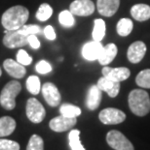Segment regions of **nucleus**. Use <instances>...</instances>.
<instances>
[{"label": "nucleus", "instance_id": "obj_6", "mask_svg": "<svg viewBox=\"0 0 150 150\" xmlns=\"http://www.w3.org/2000/svg\"><path fill=\"white\" fill-rule=\"evenodd\" d=\"M100 122L105 125H114L120 124L125 121L126 114L122 110L114 108H106L103 110L98 114Z\"/></svg>", "mask_w": 150, "mask_h": 150}, {"label": "nucleus", "instance_id": "obj_28", "mask_svg": "<svg viewBox=\"0 0 150 150\" xmlns=\"http://www.w3.org/2000/svg\"><path fill=\"white\" fill-rule=\"evenodd\" d=\"M27 88L29 93L37 95L41 90V82L37 76H30L27 79Z\"/></svg>", "mask_w": 150, "mask_h": 150}, {"label": "nucleus", "instance_id": "obj_14", "mask_svg": "<svg viewBox=\"0 0 150 150\" xmlns=\"http://www.w3.org/2000/svg\"><path fill=\"white\" fill-rule=\"evenodd\" d=\"M120 6V0H98L97 9L104 17H112L116 14Z\"/></svg>", "mask_w": 150, "mask_h": 150}, {"label": "nucleus", "instance_id": "obj_15", "mask_svg": "<svg viewBox=\"0 0 150 150\" xmlns=\"http://www.w3.org/2000/svg\"><path fill=\"white\" fill-rule=\"evenodd\" d=\"M3 68L5 69V71L11 76L16 79L24 78L25 74H27V70H25L24 65H22L18 61L10 58L4 60V62H3Z\"/></svg>", "mask_w": 150, "mask_h": 150}, {"label": "nucleus", "instance_id": "obj_13", "mask_svg": "<svg viewBox=\"0 0 150 150\" xmlns=\"http://www.w3.org/2000/svg\"><path fill=\"white\" fill-rule=\"evenodd\" d=\"M146 53V45L142 41H136L133 43L128 49L127 57L131 63H139L143 59Z\"/></svg>", "mask_w": 150, "mask_h": 150}, {"label": "nucleus", "instance_id": "obj_36", "mask_svg": "<svg viewBox=\"0 0 150 150\" xmlns=\"http://www.w3.org/2000/svg\"><path fill=\"white\" fill-rule=\"evenodd\" d=\"M2 75V71H1V69H0V76Z\"/></svg>", "mask_w": 150, "mask_h": 150}, {"label": "nucleus", "instance_id": "obj_9", "mask_svg": "<svg viewBox=\"0 0 150 150\" xmlns=\"http://www.w3.org/2000/svg\"><path fill=\"white\" fill-rule=\"evenodd\" d=\"M42 90L43 97L47 102V104L51 107H57L59 106L60 101H62V96L59 91L58 87L52 83V82H46L41 87Z\"/></svg>", "mask_w": 150, "mask_h": 150}, {"label": "nucleus", "instance_id": "obj_16", "mask_svg": "<svg viewBox=\"0 0 150 150\" xmlns=\"http://www.w3.org/2000/svg\"><path fill=\"white\" fill-rule=\"evenodd\" d=\"M98 85H92L90 86L87 94V100H86V106L90 110H95L100 107V104L103 98V94Z\"/></svg>", "mask_w": 150, "mask_h": 150}, {"label": "nucleus", "instance_id": "obj_25", "mask_svg": "<svg viewBox=\"0 0 150 150\" xmlns=\"http://www.w3.org/2000/svg\"><path fill=\"white\" fill-rule=\"evenodd\" d=\"M53 8L47 3H43L39 6L36 12V18L40 21H46L52 17Z\"/></svg>", "mask_w": 150, "mask_h": 150}, {"label": "nucleus", "instance_id": "obj_17", "mask_svg": "<svg viewBox=\"0 0 150 150\" xmlns=\"http://www.w3.org/2000/svg\"><path fill=\"white\" fill-rule=\"evenodd\" d=\"M97 85L101 91L106 92L108 96L111 98H115L120 91V82L110 81L105 76H101L98 79Z\"/></svg>", "mask_w": 150, "mask_h": 150}, {"label": "nucleus", "instance_id": "obj_32", "mask_svg": "<svg viewBox=\"0 0 150 150\" xmlns=\"http://www.w3.org/2000/svg\"><path fill=\"white\" fill-rule=\"evenodd\" d=\"M17 61L24 66H28L32 62V57L25 52L24 50H20L17 53Z\"/></svg>", "mask_w": 150, "mask_h": 150}, {"label": "nucleus", "instance_id": "obj_26", "mask_svg": "<svg viewBox=\"0 0 150 150\" xmlns=\"http://www.w3.org/2000/svg\"><path fill=\"white\" fill-rule=\"evenodd\" d=\"M71 12L69 10H65L62 12L60 13L59 15V21L60 23L62 25L63 27H66V28H70L72 27L73 25L75 24V20H74V17Z\"/></svg>", "mask_w": 150, "mask_h": 150}, {"label": "nucleus", "instance_id": "obj_2", "mask_svg": "<svg viewBox=\"0 0 150 150\" xmlns=\"http://www.w3.org/2000/svg\"><path fill=\"white\" fill-rule=\"evenodd\" d=\"M128 103L131 111L136 116H145L150 111V97L142 89H133L130 92Z\"/></svg>", "mask_w": 150, "mask_h": 150}, {"label": "nucleus", "instance_id": "obj_33", "mask_svg": "<svg viewBox=\"0 0 150 150\" xmlns=\"http://www.w3.org/2000/svg\"><path fill=\"white\" fill-rule=\"evenodd\" d=\"M52 65L50 64L49 62L46 61V60H41L36 64L35 66V70H36L37 73H39L41 75H46L48 73H50L52 71Z\"/></svg>", "mask_w": 150, "mask_h": 150}, {"label": "nucleus", "instance_id": "obj_30", "mask_svg": "<svg viewBox=\"0 0 150 150\" xmlns=\"http://www.w3.org/2000/svg\"><path fill=\"white\" fill-rule=\"evenodd\" d=\"M20 32L23 33L24 36H29V35H37L41 32V27L39 25H36V24H28V25H24L22 26L20 29Z\"/></svg>", "mask_w": 150, "mask_h": 150}, {"label": "nucleus", "instance_id": "obj_19", "mask_svg": "<svg viewBox=\"0 0 150 150\" xmlns=\"http://www.w3.org/2000/svg\"><path fill=\"white\" fill-rule=\"evenodd\" d=\"M131 16L138 21H145L150 18V6L146 4H136L131 8Z\"/></svg>", "mask_w": 150, "mask_h": 150}, {"label": "nucleus", "instance_id": "obj_20", "mask_svg": "<svg viewBox=\"0 0 150 150\" xmlns=\"http://www.w3.org/2000/svg\"><path fill=\"white\" fill-rule=\"evenodd\" d=\"M16 121L10 116H3L0 118V138L10 136L16 129Z\"/></svg>", "mask_w": 150, "mask_h": 150}, {"label": "nucleus", "instance_id": "obj_11", "mask_svg": "<svg viewBox=\"0 0 150 150\" xmlns=\"http://www.w3.org/2000/svg\"><path fill=\"white\" fill-rule=\"evenodd\" d=\"M103 76L107 78L110 81L121 82L129 79L131 76V71L126 67H118V68H111V67L104 66L103 68Z\"/></svg>", "mask_w": 150, "mask_h": 150}, {"label": "nucleus", "instance_id": "obj_31", "mask_svg": "<svg viewBox=\"0 0 150 150\" xmlns=\"http://www.w3.org/2000/svg\"><path fill=\"white\" fill-rule=\"evenodd\" d=\"M0 150H20V144L11 139H0Z\"/></svg>", "mask_w": 150, "mask_h": 150}, {"label": "nucleus", "instance_id": "obj_4", "mask_svg": "<svg viewBox=\"0 0 150 150\" xmlns=\"http://www.w3.org/2000/svg\"><path fill=\"white\" fill-rule=\"evenodd\" d=\"M106 142L111 148L115 150H135L132 142L117 130H111L107 133Z\"/></svg>", "mask_w": 150, "mask_h": 150}, {"label": "nucleus", "instance_id": "obj_24", "mask_svg": "<svg viewBox=\"0 0 150 150\" xmlns=\"http://www.w3.org/2000/svg\"><path fill=\"white\" fill-rule=\"evenodd\" d=\"M60 112L66 117H77L81 114L80 108L71 104H62L60 108Z\"/></svg>", "mask_w": 150, "mask_h": 150}, {"label": "nucleus", "instance_id": "obj_7", "mask_svg": "<svg viewBox=\"0 0 150 150\" xmlns=\"http://www.w3.org/2000/svg\"><path fill=\"white\" fill-rule=\"evenodd\" d=\"M27 44V37L24 36L20 30H6L3 38V45L9 49L24 47Z\"/></svg>", "mask_w": 150, "mask_h": 150}, {"label": "nucleus", "instance_id": "obj_3", "mask_svg": "<svg viewBox=\"0 0 150 150\" xmlns=\"http://www.w3.org/2000/svg\"><path fill=\"white\" fill-rule=\"evenodd\" d=\"M22 90V85L17 81H11L4 86L0 93V105L7 110H12L16 107V97Z\"/></svg>", "mask_w": 150, "mask_h": 150}, {"label": "nucleus", "instance_id": "obj_10", "mask_svg": "<svg viewBox=\"0 0 150 150\" xmlns=\"http://www.w3.org/2000/svg\"><path fill=\"white\" fill-rule=\"evenodd\" d=\"M76 122H77L76 117H66L60 114V116L53 118L50 121L49 126L51 130H53L54 132L62 133L73 128L75 126Z\"/></svg>", "mask_w": 150, "mask_h": 150}, {"label": "nucleus", "instance_id": "obj_22", "mask_svg": "<svg viewBox=\"0 0 150 150\" xmlns=\"http://www.w3.org/2000/svg\"><path fill=\"white\" fill-rule=\"evenodd\" d=\"M133 27V23L132 20L127 18H121V20L118 21L117 26H116L117 33L121 37H127L128 35H130L131 32H132Z\"/></svg>", "mask_w": 150, "mask_h": 150}, {"label": "nucleus", "instance_id": "obj_27", "mask_svg": "<svg viewBox=\"0 0 150 150\" xmlns=\"http://www.w3.org/2000/svg\"><path fill=\"white\" fill-rule=\"evenodd\" d=\"M136 83L141 88H150V69H144L139 73Z\"/></svg>", "mask_w": 150, "mask_h": 150}, {"label": "nucleus", "instance_id": "obj_18", "mask_svg": "<svg viewBox=\"0 0 150 150\" xmlns=\"http://www.w3.org/2000/svg\"><path fill=\"white\" fill-rule=\"evenodd\" d=\"M116 55H117L116 45L113 44V43L108 44V45H106V46L103 47V52H101L100 57H98V61L100 62V65L106 66L113 61V59L115 58Z\"/></svg>", "mask_w": 150, "mask_h": 150}, {"label": "nucleus", "instance_id": "obj_34", "mask_svg": "<svg viewBox=\"0 0 150 150\" xmlns=\"http://www.w3.org/2000/svg\"><path fill=\"white\" fill-rule=\"evenodd\" d=\"M43 32H44V35H45V37L47 38L48 40L53 41V40L56 39L57 34H56L55 29L53 28L52 25H47V26L44 28Z\"/></svg>", "mask_w": 150, "mask_h": 150}, {"label": "nucleus", "instance_id": "obj_35", "mask_svg": "<svg viewBox=\"0 0 150 150\" xmlns=\"http://www.w3.org/2000/svg\"><path fill=\"white\" fill-rule=\"evenodd\" d=\"M27 44L34 50H37L40 47V41L38 40L36 35H29L27 36Z\"/></svg>", "mask_w": 150, "mask_h": 150}, {"label": "nucleus", "instance_id": "obj_8", "mask_svg": "<svg viewBox=\"0 0 150 150\" xmlns=\"http://www.w3.org/2000/svg\"><path fill=\"white\" fill-rule=\"evenodd\" d=\"M95 4L91 0H74L69 6V11L79 17H88L95 12Z\"/></svg>", "mask_w": 150, "mask_h": 150}, {"label": "nucleus", "instance_id": "obj_1", "mask_svg": "<svg viewBox=\"0 0 150 150\" xmlns=\"http://www.w3.org/2000/svg\"><path fill=\"white\" fill-rule=\"evenodd\" d=\"M29 17V11L24 6L17 5L3 13L1 24L6 30H18L24 26Z\"/></svg>", "mask_w": 150, "mask_h": 150}, {"label": "nucleus", "instance_id": "obj_29", "mask_svg": "<svg viewBox=\"0 0 150 150\" xmlns=\"http://www.w3.org/2000/svg\"><path fill=\"white\" fill-rule=\"evenodd\" d=\"M27 150H44L43 139L38 135H32L28 142Z\"/></svg>", "mask_w": 150, "mask_h": 150}, {"label": "nucleus", "instance_id": "obj_21", "mask_svg": "<svg viewBox=\"0 0 150 150\" xmlns=\"http://www.w3.org/2000/svg\"><path fill=\"white\" fill-rule=\"evenodd\" d=\"M105 31H106V26L105 22L101 18H97L94 21V30H93V39L98 42H101L105 36Z\"/></svg>", "mask_w": 150, "mask_h": 150}, {"label": "nucleus", "instance_id": "obj_23", "mask_svg": "<svg viewBox=\"0 0 150 150\" xmlns=\"http://www.w3.org/2000/svg\"><path fill=\"white\" fill-rule=\"evenodd\" d=\"M69 146L71 150H85L80 140V131L79 130H71L68 135Z\"/></svg>", "mask_w": 150, "mask_h": 150}, {"label": "nucleus", "instance_id": "obj_12", "mask_svg": "<svg viewBox=\"0 0 150 150\" xmlns=\"http://www.w3.org/2000/svg\"><path fill=\"white\" fill-rule=\"evenodd\" d=\"M103 46L100 42L93 40L91 42L86 43L82 47V56L88 61H95L100 57L103 52Z\"/></svg>", "mask_w": 150, "mask_h": 150}, {"label": "nucleus", "instance_id": "obj_5", "mask_svg": "<svg viewBox=\"0 0 150 150\" xmlns=\"http://www.w3.org/2000/svg\"><path fill=\"white\" fill-rule=\"evenodd\" d=\"M25 112L28 119L35 124L42 122L46 116V110L43 105L35 98H30L27 100Z\"/></svg>", "mask_w": 150, "mask_h": 150}]
</instances>
